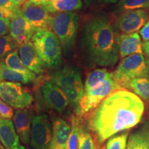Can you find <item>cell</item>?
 <instances>
[{
	"label": "cell",
	"mask_w": 149,
	"mask_h": 149,
	"mask_svg": "<svg viewBox=\"0 0 149 149\" xmlns=\"http://www.w3.org/2000/svg\"><path fill=\"white\" fill-rule=\"evenodd\" d=\"M144 103L135 93L125 89L113 92L90 113L88 127L98 144L120 132L138 124L144 112Z\"/></svg>",
	"instance_id": "cell-1"
},
{
	"label": "cell",
	"mask_w": 149,
	"mask_h": 149,
	"mask_svg": "<svg viewBox=\"0 0 149 149\" xmlns=\"http://www.w3.org/2000/svg\"><path fill=\"white\" fill-rule=\"evenodd\" d=\"M117 33L105 15L91 18L84 29L81 45L91 64L113 66L119 59Z\"/></svg>",
	"instance_id": "cell-2"
},
{
	"label": "cell",
	"mask_w": 149,
	"mask_h": 149,
	"mask_svg": "<svg viewBox=\"0 0 149 149\" xmlns=\"http://www.w3.org/2000/svg\"><path fill=\"white\" fill-rule=\"evenodd\" d=\"M51 81L59 86L74 107H79L84 88L80 71L74 66H66L52 76Z\"/></svg>",
	"instance_id": "cell-3"
},
{
	"label": "cell",
	"mask_w": 149,
	"mask_h": 149,
	"mask_svg": "<svg viewBox=\"0 0 149 149\" xmlns=\"http://www.w3.org/2000/svg\"><path fill=\"white\" fill-rule=\"evenodd\" d=\"M33 46L46 66L57 68L62 61L61 45L56 35L51 31L39 30L32 37Z\"/></svg>",
	"instance_id": "cell-4"
},
{
	"label": "cell",
	"mask_w": 149,
	"mask_h": 149,
	"mask_svg": "<svg viewBox=\"0 0 149 149\" xmlns=\"http://www.w3.org/2000/svg\"><path fill=\"white\" fill-rule=\"evenodd\" d=\"M149 76V61L141 54H133L123 58L113 72L117 84L122 88H128L132 80Z\"/></svg>",
	"instance_id": "cell-5"
},
{
	"label": "cell",
	"mask_w": 149,
	"mask_h": 149,
	"mask_svg": "<svg viewBox=\"0 0 149 149\" xmlns=\"http://www.w3.org/2000/svg\"><path fill=\"white\" fill-rule=\"evenodd\" d=\"M79 22V16L75 13H58L53 17L51 31L58 38L65 52L71 50L75 44Z\"/></svg>",
	"instance_id": "cell-6"
},
{
	"label": "cell",
	"mask_w": 149,
	"mask_h": 149,
	"mask_svg": "<svg viewBox=\"0 0 149 149\" xmlns=\"http://www.w3.org/2000/svg\"><path fill=\"white\" fill-rule=\"evenodd\" d=\"M121 89L113 77V73L84 92L77 109V116L84 117L94 110L103 100L114 91Z\"/></svg>",
	"instance_id": "cell-7"
},
{
	"label": "cell",
	"mask_w": 149,
	"mask_h": 149,
	"mask_svg": "<svg viewBox=\"0 0 149 149\" xmlns=\"http://www.w3.org/2000/svg\"><path fill=\"white\" fill-rule=\"evenodd\" d=\"M0 99L16 109H25L34 100L30 91L20 83L0 81Z\"/></svg>",
	"instance_id": "cell-8"
},
{
	"label": "cell",
	"mask_w": 149,
	"mask_h": 149,
	"mask_svg": "<svg viewBox=\"0 0 149 149\" xmlns=\"http://www.w3.org/2000/svg\"><path fill=\"white\" fill-rule=\"evenodd\" d=\"M53 125L47 115L39 114L32 118L30 148L31 149H48L52 138Z\"/></svg>",
	"instance_id": "cell-9"
},
{
	"label": "cell",
	"mask_w": 149,
	"mask_h": 149,
	"mask_svg": "<svg viewBox=\"0 0 149 149\" xmlns=\"http://www.w3.org/2000/svg\"><path fill=\"white\" fill-rule=\"evenodd\" d=\"M22 12L26 19L36 31L39 30L51 31L53 17L44 4L26 1L22 5Z\"/></svg>",
	"instance_id": "cell-10"
},
{
	"label": "cell",
	"mask_w": 149,
	"mask_h": 149,
	"mask_svg": "<svg viewBox=\"0 0 149 149\" xmlns=\"http://www.w3.org/2000/svg\"><path fill=\"white\" fill-rule=\"evenodd\" d=\"M41 95L46 107L59 113L64 112L70 104L63 91L51 80L43 83Z\"/></svg>",
	"instance_id": "cell-11"
},
{
	"label": "cell",
	"mask_w": 149,
	"mask_h": 149,
	"mask_svg": "<svg viewBox=\"0 0 149 149\" xmlns=\"http://www.w3.org/2000/svg\"><path fill=\"white\" fill-rule=\"evenodd\" d=\"M148 18V13L144 9L127 10L121 13L115 26L124 34H130L139 31L146 23Z\"/></svg>",
	"instance_id": "cell-12"
},
{
	"label": "cell",
	"mask_w": 149,
	"mask_h": 149,
	"mask_svg": "<svg viewBox=\"0 0 149 149\" xmlns=\"http://www.w3.org/2000/svg\"><path fill=\"white\" fill-rule=\"evenodd\" d=\"M9 31L10 36L18 46L30 42L36 32L24 17L22 9L10 19Z\"/></svg>",
	"instance_id": "cell-13"
},
{
	"label": "cell",
	"mask_w": 149,
	"mask_h": 149,
	"mask_svg": "<svg viewBox=\"0 0 149 149\" xmlns=\"http://www.w3.org/2000/svg\"><path fill=\"white\" fill-rule=\"evenodd\" d=\"M18 48L20 59L24 66L35 74H40L44 72L46 65L40 58L31 41L19 46Z\"/></svg>",
	"instance_id": "cell-14"
},
{
	"label": "cell",
	"mask_w": 149,
	"mask_h": 149,
	"mask_svg": "<svg viewBox=\"0 0 149 149\" xmlns=\"http://www.w3.org/2000/svg\"><path fill=\"white\" fill-rule=\"evenodd\" d=\"M117 43L118 46L119 55L121 58H124L133 54L144 53V48L140 35L134 33L130 34H122L117 36Z\"/></svg>",
	"instance_id": "cell-15"
},
{
	"label": "cell",
	"mask_w": 149,
	"mask_h": 149,
	"mask_svg": "<svg viewBox=\"0 0 149 149\" xmlns=\"http://www.w3.org/2000/svg\"><path fill=\"white\" fill-rule=\"evenodd\" d=\"M71 126L64 119L57 118L53 122L52 138L48 149H67Z\"/></svg>",
	"instance_id": "cell-16"
},
{
	"label": "cell",
	"mask_w": 149,
	"mask_h": 149,
	"mask_svg": "<svg viewBox=\"0 0 149 149\" xmlns=\"http://www.w3.org/2000/svg\"><path fill=\"white\" fill-rule=\"evenodd\" d=\"M32 118L31 113L27 109H17L13 116L17 133L22 144L25 145L29 144Z\"/></svg>",
	"instance_id": "cell-17"
},
{
	"label": "cell",
	"mask_w": 149,
	"mask_h": 149,
	"mask_svg": "<svg viewBox=\"0 0 149 149\" xmlns=\"http://www.w3.org/2000/svg\"><path fill=\"white\" fill-rule=\"evenodd\" d=\"M0 142L5 149H14L20 145L13 122L8 119L0 118Z\"/></svg>",
	"instance_id": "cell-18"
},
{
	"label": "cell",
	"mask_w": 149,
	"mask_h": 149,
	"mask_svg": "<svg viewBox=\"0 0 149 149\" xmlns=\"http://www.w3.org/2000/svg\"><path fill=\"white\" fill-rule=\"evenodd\" d=\"M126 149H149V121L130 133Z\"/></svg>",
	"instance_id": "cell-19"
},
{
	"label": "cell",
	"mask_w": 149,
	"mask_h": 149,
	"mask_svg": "<svg viewBox=\"0 0 149 149\" xmlns=\"http://www.w3.org/2000/svg\"><path fill=\"white\" fill-rule=\"evenodd\" d=\"M36 79V76L28 75L22 72L11 70L6 66L3 62H1V69L0 71V79L1 80L26 84L32 81L33 82Z\"/></svg>",
	"instance_id": "cell-20"
},
{
	"label": "cell",
	"mask_w": 149,
	"mask_h": 149,
	"mask_svg": "<svg viewBox=\"0 0 149 149\" xmlns=\"http://www.w3.org/2000/svg\"><path fill=\"white\" fill-rule=\"evenodd\" d=\"M50 13L72 12L80 9L82 6L81 0H57L52 3L44 4Z\"/></svg>",
	"instance_id": "cell-21"
},
{
	"label": "cell",
	"mask_w": 149,
	"mask_h": 149,
	"mask_svg": "<svg viewBox=\"0 0 149 149\" xmlns=\"http://www.w3.org/2000/svg\"><path fill=\"white\" fill-rule=\"evenodd\" d=\"M3 63L6 66L8 67V68H10L11 70L22 72L24 74H28V75L36 76L35 73L31 71L29 68H27L26 67L24 66L22 59L19 57L17 49L15 50V51L9 53L8 55H7Z\"/></svg>",
	"instance_id": "cell-22"
},
{
	"label": "cell",
	"mask_w": 149,
	"mask_h": 149,
	"mask_svg": "<svg viewBox=\"0 0 149 149\" xmlns=\"http://www.w3.org/2000/svg\"><path fill=\"white\" fill-rule=\"evenodd\" d=\"M128 88L132 89L139 97L149 100V76L133 79L130 82Z\"/></svg>",
	"instance_id": "cell-23"
},
{
	"label": "cell",
	"mask_w": 149,
	"mask_h": 149,
	"mask_svg": "<svg viewBox=\"0 0 149 149\" xmlns=\"http://www.w3.org/2000/svg\"><path fill=\"white\" fill-rule=\"evenodd\" d=\"M149 8V0H120L117 3L116 12L138 10Z\"/></svg>",
	"instance_id": "cell-24"
},
{
	"label": "cell",
	"mask_w": 149,
	"mask_h": 149,
	"mask_svg": "<svg viewBox=\"0 0 149 149\" xmlns=\"http://www.w3.org/2000/svg\"><path fill=\"white\" fill-rule=\"evenodd\" d=\"M111 74L112 72H109L106 68H97L93 70L87 75L86 79L84 86V91H88L93 86L106 79Z\"/></svg>",
	"instance_id": "cell-25"
},
{
	"label": "cell",
	"mask_w": 149,
	"mask_h": 149,
	"mask_svg": "<svg viewBox=\"0 0 149 149\" xmlns=\"http://www.w3.org/2000/svg\"><path fill=\"white\" fill-rule=\"evenodd\" d=\"M71 130H70L67 149H78L79 145V120L76 115H72L71 117Z\"/></svg>",
	"instance_id": "cell-26"
},
{
	"label": "cell",
	"mask_w": 149,
	"mask_h": 149,
	"mask_svg": "<svg viewBox=\"0 0 149 149\" xmlns=\"http://www.w3.org/2000/svg\"><path fill=\"white\" fill-rule=\"evenodd\" d=\"M17 47V44L10 35L0 37V61H3L7 55L16 50Z\"/></svg>",
	"instance_id": "cell-27"
},
{
	"label": "cell",
	"mask_w": 149,
	"mask_h": 149,
	"mask_svg": "<svg viewBox=\"0 0 149 149\" xmlns=\"http://www.w3.org/2000/svg\"><path fill=\"white\" fill-rule=\"evenodd\" d=\"M128 135V131L126 130L118 135L112 136L107 141L106 149H126Z\"/></svg>",
	"instance_id": "cell-28"
},
{
	"label": "cell",
	"mask_w": 149,
	"mask_h": 149,
	"mask_svg": "<svg viewBox=\"0 0 149 149\" xmlns=\"http://www.w3.org/2000/svg\"><path fill=\"white\" fill-rule=\"evenodd\" d=\"M95 144L92 135L79 126L78 149H95Z\"/></svg>",
	"instance_id": "cell-29"
},
{
	"label": "cell",
	"mask_w": 149,
	"mask_h": 149,
	"mask_svg": "<svg viewBox=\"0 0 149 149\" xmlns=\"http://www.w3.org/2000/svg\"><path fill=\"white\" fill-rule=\"evenodd\" d=\"M0 8L5 18L9 19L22 9L21 6L16 5L12 0H0Z\"/></svg>",
	"instance_id": "cell-30"
},
{
	"label": "cell",
	"mask_w": 149,
	"mask_h": 149,
	"mask_svg": "<svg viewBox=\"0 0 149 149\" xmlns=\"http://www.w3.org/2000/svg\"><path fill=\"white\" fill-rule=\"evenodd\" d=\"M13 115L14 111L13 108L0 99V117L1 118L10 120Z\"/></svg>",
	"instance_id": "cell-31"
},
{
	"label": "cell",
	"mask_w": 149,
	"mask_h": 149,
	"mask_svg": "<svg viewBox=\"0 0 149 149\" xmlns=\"http://www.w3.org/2000/svg\"><path fill=\"white\" fill-rule=\"evenodd\" d=\"M10 30V19L3 18L0 19V37L6 35Z\"/></svg>",
	"instance_id": "cell-32"
},
{
	"label": "cell",
	"mask_w": 149,
	"mask_h": 149,
	"mask_svg": "<svg viewBox=\"0 0 149 149\" xmlns=\"http://www.w3.org/2000/svg\"><path fill=\"white\" fill-rule=\"evenodd\" d=\"M139 34L144 42L149 40V21L146 22L144 26L139 30Z\"/></svg>",
	"instance_id": "cell-33"
},
{
	"label": "cell",
	"mask_w": 149,
	"mask_h": 149,
	"mask_svg": "<svg viewBox=\"0 0 149 149\" xmlns=\"http://www.w3.org/2000/svg\"><path fill=\"white\" fill-rule=\"evenodd\" d=\"M91 1L100 3H114L118 2L120 0H91Z\"/></svg>",
	"instance_id": "cell-34"
},
{
	"label": "cell",
	"mask_w": 149,
	"mask_h": 149,
	"mask_svg": "<svg viewBox=\"0 0 149 149\" xmlns=\"http://www.w3.org/2000/svg\"><path fill=\"white\" fill-rule=\"evenodd\" d=\"M144 53L146 54V57L149 60V40L144 42Z\"/></svg>",
	"instance_id": "cell-35"
},
{
	"label": "cell",
	"mask_w": 149,
	"mask_h": 149,
	"mask_svg": "<svg viewBox=\"0 0 149 149\" xmlns=\"http://www.w3.org/2000/svg\"><path fill=\"white\" fill-rule=\"evenodd\" d=\"M12 1H13V3H15L16 5L21 6L23 5L27 0H12Z\"/></svg>",
	"instance_id": "cell-36"
},
{
	"label": "cell",
	"mask_w": 149,
	"mask_h": 149,
	"mask_svg": "<svg viewBox=\"0 0 149 149\" xmlns=\"http://www.w3.org/2000/svg\"><path fill=\"white\" fill-rule=\"evenodd\" d=\"M29 1H31V2L36 3H40V4H44L48 0H29Z\"/></svg>",
	"instance_id": "cell-37"
},
{
	"label": "cell",
	"mask_w": 149,
	"mask_h": 149,
	"mask_svg": "<svg viewBox=\"0 0 149 149\" xmlns=\"http://www.w3.org/2000/svg\"><path fill=\"white\" fill-rule=\"evenodd\" d=\"M3 18H5V17H4V15H3V13L2 10H1V9L0 8V19H3Z\"/></svg>",
	"instance_id": "cell-38"
},
{
	"label": "cell",
	"mask_w": 149,
	"mask_h": 149,
	"mask_svg": "<svg viewBox=\"0 0 149 149\" xmlns=\"http://www.w3.org/2000/svg\"><path fill=\"white\" fill-rule=\"evenodd\" d=\"M14 149H26V148H25V147H24V146H22V145L20 144L19 146H18L17 147H16V148H14Z\"/></svg>",
	"instance_id": "cell-39"
},
{
	"label": "cell",
	"mask_w": 149,
	"mask_h": 149,
	"mask_svg": "<svg viewBox=\"0 0 149 149\" xmlns=\"http://www.w3.org/2000/svg\"><path fill=\"white\" fill-rule=\"evenodd\" d=\"M1 62H0V71H1Z\"/></svg>",
	"instance_id": "cell-40"
},
{
	"label": "cell",
	"mask_w": 149,
	"mask_h": 149,
	"mask_svg": "<svg viewBox=\"0 0 149 149\" xmlns=\"http://www.w3.org/2000/svg\"><path fill=\"white\" fill-rule=\"evenodd\" d=\"M101 149H106V147H105V146H102V148Z\"/></svg>",
	"instance_id": "cell-41"
},
{
	"label": "cell",
	"mask_w": 149,
	"mask_h": 149,
	"mask_svg": "<svg viewBox=\"0 0 149 149\" xmlns=\"http://www.w3.org/2000/svg\"><path fill=\"white\" fill-rule=\"evenodd\" d=\"M95 149H98V146H95Z\"/></svg>",
	"instance_id": "cell-42"
},
{
	"label": "cell",
	"mask_w": 149,
	"mask_h": 149,
	"mask_svg": "<svg viewBox=\"0 0 149 149\" xmlns=\"http://www.w3.org/2000/svg\"><path fill=\"white\" fill-rule=\"evenodd\" d=\"M0 149H3V148H0Z\"/></svg>",
	"instance_id": "cell-43"
}]
</instances>
